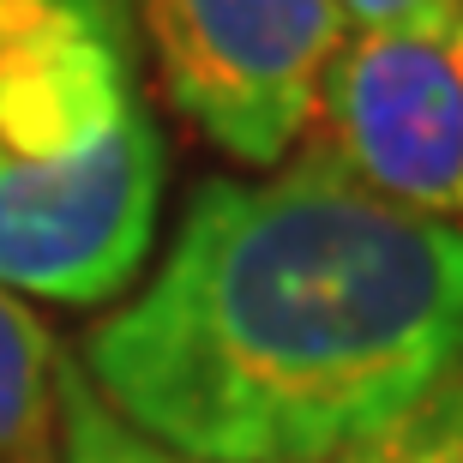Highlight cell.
Wrapping results in <instances>:
<instances>
[{
  "label": "cell",
  "instance_id": "ba28073f",
  "mask_svg": "<svg viewBox=\"0 0 463 463\" xmlns=\"http://www.w3.org/2000/svg\"><path fill=\"white\" fill-rule=\"evenodd\" d=\"M421 6H433V0H337L344 24H355V31H373V24H397V18L421 13Z\"/></svg>",
  "mask_w": 463,
  "mask_h": 463
},
{
  "label": "cell",
  "instance_id": "7a4b0ae2",
  "mask_svg": "<svg viewBox=\"0 0 463 463\" xmlns=\"http://www.w3.org/2000/svg\"><path fill=\"white\" fill-rule=\"evenodd\" d=\"M163 127L120 0H0V289L115 301L163 205Z\"/></svg>",
  "mask_w": 463,
  "mask_h": 463
},
{
  "label": "cell",
  "instance_id": "52a82bcc",
  "mask_svg": "<svg viewBox=\"0 0 463 463\" xmlns=\"http://www.w3.org/2000/svg\"><path fill=\"white\" fill-rule=\"evenodd\" d=\"M337 463H463V361L433 392H421L385 433Z\"/></svg>",
  "mask_w": 463,
  "mask_h": 463
},
{
  "label": "cell",
  "instance_id": "3957f363",
  "mask_svg": "<svg viewBox=\"0 0 463 463\" xmlns=\"http://www.w3.org/2000/svg\"><path fill=\"white\" fill-rule=\"evenodd\" d=\"M313 120V151L367 193L463 229V0L344 36Z\"/></svg>",
  "mask_w": 463,
  "mask_h": 463
},
{
  "label": "cell",
  "instance_id": "277c9868",
  "mask_svg": "<svg viewBox=\"0 0 463 463\" xmlns=\"http://www.w3.org/2000/svg\"><path fill=\"white\" fill-rule=\"evenodd\" d=\"M169 103L217 151L271 169L307 138L337 43V0H127Z\"/></svg>",
  "mask_w": 463,
  "mask_h": 463
},
{
  "label": "cell",
  "instance_id": "6da1fadb",
  "mask_svg": "<svg viewBox=\"0 0 463 463\" xmlns=\"http://www.w3.org/2000/svg\"><path fill=\"white\" fill-rule=\"evenodd\" d=\"M463 361V229L326 151L205 181L156 277L85 337V379L199 463H337Z\"/></svg>",
  "mask_w": 463,
  "mask_h": 463
},
{
  "label": "cell",
  "instance_id": "8992f818",
  "mask_svg": "<svg viewBox=\"0 0 463 463\" xmlns=\"http://www.w3.org/2000/svg\"><path fill=\"white\" fill-rule=\"evenodd\" d=\"M61 458L67 463H199L156 446L109 410L79 361H61Z\"/></svg>",
  "mask_w": 463,
  "mask_h": 463
},
{
  "label": "cell",
  "instance_id": "5b68a950",
  "mask_svg": "<svg viewBox=\"0 0 463 463\" xmlns=\"http://www.w3.org/2000/svg\"><path fill=\"white\" fill-rule=\"evenodd\" d=\"M61 410V361L49 331L0 289V463H43Z\"/></svg>",
  "mask_w": 463,
  "mask_h": 463
}]
</instances>
